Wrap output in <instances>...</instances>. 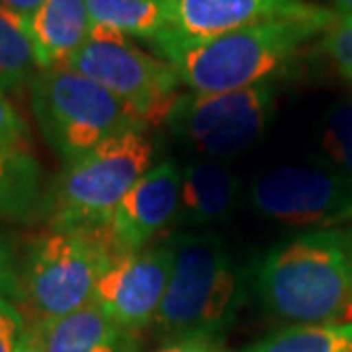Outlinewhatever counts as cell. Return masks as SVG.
Segmentation results:
<instances>
[{
	"label": "cell",
	"mask_w": 352,
	"mask_h": 352,
	"mask_svg": "<svg viewBox=\"0 0 352 352\" xmlns=\"http://www.w3.org/2000/svg\"><path fill=\"white\" fill-rule=\"evenodd\" d=\"M335 18L327 8L296 2L256 24L161 53L196 94L231 92L268 82L303 43L325 34Z\"/></svg>",
	"instance_id": "obj_1"
},
{
	"label": "cell",
	"mask_w": 352,
	"mask_h": 352,
	"mask_svg": "<svg viewBox=\"0 0 352 352\" xmlns=\"http://www.w3.org/2000/svg\"><path fill=\"white\" fill-rule=\"evenodd\" d=\"M254 289L276 319L342 323L352 303V229H317L274 245L254 270Z\"/></svg>",
	"instance_id": "obj_2"
},
{
	"label": "cell",
	"mask_w": 352,
	"mask_h": 352,
	"mask_svg": "<svg viewBox=\"0 0 352 352\" xmlns=\"http://www.w3.org/2000/svg\"><path fill=\"white\" fill-rule=\"evenodd\" d=\"M173 268L155 325L164 339H215L239 314L245 282L214 235H176Z\"/></svg>",
	"instance_id": "obj_3"
},
{
	"label": "cell",
	"mask_w": 352,
	"mask_h": 352,
	"mask_svg": "<svg viewBox=\"0 0 352 352\" xmlns=\"http://www.w3.org/2000/svg\"><path fill=\"white\" fill-rule=\"evenodd\" d=\"M153 166V143L143 127L104 139L94 149L65 164L43 212L53 231L108 235L118 204Z\"/></svg>",
	"instance_id": "obj_4"
},
{
	"label": "cell",
	"mask_w": 352,
	"mask_h": 352,
	"mask_svg": "<svg viewBox=\"0 0 352 352\" xmlns=\"http://www.w3.org/2000/svg\"><path fill=\"white\" fill-rule=\"evenodd\" d=\"M30 92L39 131L65 163L104 139L143 127L112 92L65 65L38 71L30 80Z\"/></svg>",
	"instance_id": "obj_5"
},
{
	"label": "cell",
	"mask_w": 352,
	"mask_h": 352,
	"mask_svg": "<svg viewBox=\"0 0 352 352\" xmlns=\"http://www.w3.org/2000/svg\"><path fill=\"white\" fill-rule=\"evenodd\" d=\"M113 258L108 235L51 231L25 254L16 302L32 315V325L73 314L94 300L96 282Z\"/></svg>",
	"instance_id": "obj_6"
},
{
	"label": "cell",
	"mask_w": 352,
	"mask_h": 352,
	"mask_svg": "<svg viewBox=\"0 0 352 352\" xmlns=\"http://www.w3.org/2000/svg\"><path fill=\"white\" fill-rule=\"evenodd\" d=\"M274 98L270 82L219 94L178 96L166 124L200 155L231 159L263 135L274 113Z\"/></svg>",
	"instance_id": "obj_7"
},
{
	"label": "cell",
	"mask_w": 352,
	"mask_h": 352,
	"mask_svg": "<svg viewBox=\"0 0 352 352\" xmlns=\"http://www.w3.org/2000/svg\"><path fill=\"white\" fill-rule=\"evenodd\" d=\"M65 67L112 92L143 126L166 122L178 98L180 78L175 69L138 50L129 39L120 43L88 39Z\"/></svg>",
	"instance_id": "obj_8"
},
{
	"label": "cell",
	"mask_w": 352,
	"mask_h": 352,
	"mask_svg": "<svg viewBox=\"0 0 352 352\" xmlns=\"http://www.w3.org/2000/svg\"><path fill=\"white\" fill-rule=\"evenodd\" d=\"M251 206L284 226L337 223L352 208V180L317 166H278L254 180Z\"/></svg>",
	"instance_id": "obj_9"
},
{
	"label": "cell",
	"mask_w": 352,
	"mask_h": 352,
	"mask_svg": "<svg viewBox=\"0 0 352 352\" xmlns=\"http://www.w3.org/2000/svg\"><path fill=\"white\" fill-rule=\"evenodd\" d=\"M170 268V243L118 256L98 278L94 302L122 331L147 327L161 307Z\"/></svg>",
	"instance_id": "obj_10"
},
{
	"label": "cell",
	"mask_w": 352,
	"mask_h": 352,
	"mask_svg": "<svg viewBox=\"0 0 352 352\" xmlns=\"http://www.w3.org/2000/svg\"><path fill=\"white\" fill-rule=\"evenodd\" d=\"M180 170L173 161L153 164L113 210L108 241L116 256L147 249L161 231L176 221Z\"/></svg>",
	"instance_id": "obj_11"
},
{
	"label": "cell",
	"mask_w": 352,
	"mask_h": 352,
	"mask_svg": "<svg viewBox=\"0 0 352 352\" xmlns=\"http://www.w3.org/2000/svg\"><path fill=\"white\" fill-rule=\"evenodd\" d=\"M166 28L155 39L159 51L184 47L256 24L298 0H159Z\"/></svg>",
	"instance_id": "obj_12"
},
{
	"label": "cell",
	"mask_w": 352,
	"mask_h": 352,
	"mask_svg": "<svg viewBox=\"0 0 352 352\" xmlns=\"http://www.w3.org/2000/svg\"><path fill=\"white\" fill-rule=\"evenodd\" d=\"M239 196V178L219 161H196L180 170L176 221L182 226H212L227 219Z\"/></svg>",
	"instance_id": "obj_13"
},
{
	"label": "cell",
	"mask_w": 352,
	"mask_h": 352,
	"mask_svg": "<svg viewBox=\"0 0 352 352\" xmlns=\"http://www.w3.org/2000/svg\"><path fill=\"white\" fill-rule=\"evenodd\" d=\"M36 352H124L122 329L104 314L98 303L38 325H30Z\"/></svg>",
	"instance_id": "obj_14"
},
{
	"label": "cell",
	"mask_w": 352,
	"mask_h": 352,
	"mask_svg": "<svg viewBox=\"0 0 352 352\" xmlns=\"http://www.w3.org/2000/svg\"><path fill=\"white\" fill-rule=\"evenodd\" d=\"M92 20L85 0H43L30 20L38 69L61 67L88 41Z\"/></svg>",
	"instance_id": "obj_15"
},
{
	"label": "cell",
	"mask_w": 352,
	"mask_h": 352,
	"mask_svg": "<svg viewBox=\"0 0 352 352\" xmlns=\"http://www.w3.org/2000/svg\"><path fill=\"white\" fill-rule=\"evenodd\" d=\"M41 166L30 151L0 147V217L30 219L43 210Z\"/></svg>",
	"instance_id": "obj_16"
},
{
	"label": "cell",
	"mask_w": 352,
	"mask_h": 352,
	"mask_svg": "<svg viewBox=\"0 0 352 352\" xmlns=\"http://www.w3.org/2000/svg\"><path fill=\"white\" fill-rule=\"evenodd\" d=\"M243 352H352V323H317L280 329Z\"/></svg>",
	"instance_id": "obj_17"
},
{
	"label": "cell",
	"mask_w": 352,
	"mask_h": 352,
	"mask_svg": "<svg viewBox=\"0 0 352 352\" xmlns=\"http://www.w3.org/2000/svg\"><path fill=\"white\" fill-rule=\"evenodd\" d=\"M38 69L30 22L0 6V92L16 90Z\"/></svg>",
	"instance_id": "obj_18"
},
{
	"label": "cell",
	"mask_w": 352,
	"mask_h": 352,
	"mask_svg": "<svg viewBox=\"0 0 352 352\" xmlns=\"http://www.w3.org/2000/svg\"><path fill=\"white\" fill-rule=\"evenodd\" d=\"M92 24L120 30L127 38L155 39L166 28L159 0H85Z\"/></svg>",
	"instance_id": "obj_19"
},
{
	"label": "cell",
	"mask_w": 352,
	"mask_h": 352,
	"mask_svg": "<svg viewBox=\"0 0 352 352\" xmlns=\"http://www.w3.org/2000/svg\"><path fill=\"white\" fill-rule=\"evenodd\" d=\"M321 145L340 175L352 180V102H337L329 108Z\"/></svg>",
	"instance_id": "obj_20"
},
{
	"label": "cell",
	"mask_w": 352,
	"mask_h": 352,
	"mask_svg": "<svg viewBox=\"0 0 352 352\" xmlns=\"http://www.w3.org/2000/svg\"><path fill=\"white\" fill-rule=\"evenodd\" d=\"M323 50L339 75L352 85V14H337L323 34Z\"/></svg>",
	"instance_id": "obj_21"
},
{
	"label": "cell",
	"mask_w": 352,
	"mask_h": 352,
	"mask_svg": "<svg viewBox=\"0 0 352 352\" xmlns=\"http://www.w3.org/2000/svg\"><path fill=\"white\" fill-rule=\"evenodd\" d=\"M30 337V325L10 300L0 298V352H20Z\"/></svg>",
	"instance_id": "obj_22"
},
{
	"label": "cell",
	"mask_w": 352,
	"mask_h": 352,
	"mask_svg": "<svg viewBox=\"0 0 352 352\" xmlns=\"http://www.w3.org/2000/svg\"><path fill=\"white\" fill-rule=\"evenodd\" d=\"M28 135V126L22 113L14 108V104L4 92H0V147H16Z\"/></svg>",
	"instance_id": "obj_23"
},
{
	"label": "cell",
	"mask_w": 352,
	"mask_h": 352,
	"mask_svg": "<svg viewBox=\"0 0 352 352\" xmlns=\"http://www.w3.org/2000/svg\"><path fill=\"white\" fill-rule=\"evenodd\" d=\"M16 294H18V272L14 268L12 254L4 245V241L0 239V298L16 300Z\"/></svg>",
	"instance_id": "obj_24"
},
{
	"label": "cell",
	"mask_w": 352,
	"mask_h": 352,
	"mask_svg": "<svg viewBox=\"0 0 352 352\" xmlns=\"http://www.w3.org/2000/svg\"><path fill=\"white\" fill-rule=\"evenodd\" d=\"M157 352H221L215 344V339H206V337H190V339L170 340L164 349Z\"/></svg>",
	"instance_id": "obj_25"
},
{
	"label": "cell",
	"mask_w": 352,
	"mask_h": 352,
	"mask_svg": "<svg viewBox=\"0 0 352 352\" xmlns=\"http://www.w3.org/2000/svg\"><path fill=\"white\" fill-rule=\"evenodd\" d=\"M41 4H43V0H0V6H4L10 12L22 16L28 22L34 18V14L38 12Z\"/></svg>",
	"instance_id": "obj_26"
},
{
	"label": "cell",
	"mask_w": 352,
	"mask_h": 352,
	"mask_svg": "<svg viewBox=\"0 0 352 352\" xmlns=\"http://www.w3.org/2000/svg\"><path fill=\"white\" fill-rule=\"evenodd\" d=\"M337 14H352V0H331Z\"/></svg>",
	"instance_id": "obj_27"
},
{
	"label": "cell",
	"mask_w": 352,
	"mask_h": 352,
	"mask_svg": "<svg viewBox=\"0 0 352 352\" xmlns=\"http://www.w3.org/2000/svg\"><path fill=\"white\" fill-rule=\"evenodd\" d=\"M20 352H36V349H34V344H32V340H30V337H28V342H25V346Z\"/></svg>",
	"instance_id": "obj_28"
},
{
	"label": "cell",
	"mask_w": 352,
	"mask_h": 352,
	"mask_svg": "<svg viewBox=\"0 0 352 352\" xmlns=\"http://www.w3.org/2000/svg\"><path fill=\"white\" fill-rule=\"evenodd\" d=\"M342 323H352V303L351 307H349V311H346V315H344V321Z\"/></svg>",
	"instance_id": "obj_29"
},
{
	"label": "cell",
	"mask_w": 352,
	"mask_h": 352,
	"mask_svg": "<svg viewBox=\"0 0 352 352\" xmlns=\"http://www.w3.org/2000/svg\"><path fill=\"white\" fill-rule=\"evenodd\" d=\"M344 219H352V208L346 212V215H344Z\"/></svg>",
	"instance_id": "obj_30"
}]
</instances>
